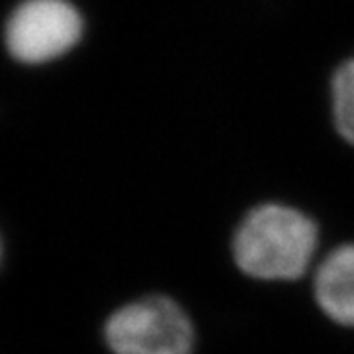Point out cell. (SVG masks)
Listing matches in <instances>:
<instances>
[{
    "mask_svg": "<svg viewBox=\"0 0 354 354\" xmlns=\"http://www.w3.org/2000/svg\"><path fill=\"white\" fill-rule=\"evenodd\" d=\"M333 114L342 138L354 144V59L342 64L333 77Z\"/></svg>",
    "mask_w": 354,
    "mask_h": 354,
    "instance_id": "obj_5",
    "label": "cell"
},
{
    "mask_svg": "<svg viewBox=\"0 0 354 354\" xmlns=\"http://www.w3.org/2000/svg\"><path fill=\"white\" fill-rule=\"evenodd\" d=\"M113 354H193L195 325L176 299L146 295L114 309L104 323Z\"/></svg>",
    "mask_w": 354,
    "mask_h": 354,
    "instance_id": "obj_2",
    "label": "cell"
},
{
    "mask_svg": "<svg viewBox=\"0 0 354 354\" xmlns=\"http://www.w3.org/2000/svg\"><path fill=\"white\" fill-rule=\"evenodd\" d=\"M313 295L323 315L354 329V244L339 246L325 256L313 278Z\"/></svg>",
    "mask_w": 354,
    "mask_h": 354,
    "instance_id": "obj_4",
    "label": "cell"
},
{
    "mask_svg": "<svg viewBox=\"0 0 354 354\" xmlns=\"http://www.w3.org/2000/svg\"><path fill=\"white\" fill-rule=\"evenodd\" d=\"M319 230L309 216L279 203L252 209L232 239V258L242 274L262 281L304 276L315 256Z\"/></svg>",
    "mask_w": 354,
    "mask_h": 354,
    "instance_id": "obj_1",
    "label": "cell"
},
{
    "mask_svg": "<svg viewBox=\"0 0 354 354\" xmlns=\"http://www.w3.org/2000/svg\"><path fill=\"white\" fill-rule=\"evenodd\" d=\"M0 252H2V250H0Z\"/></svg>",
    "mask_w": 354,
    "mask_h": 354,
    "instance_id": "obj_6",
    "label": "cell"
},
{
    "mask_svg": "<svg viewBox=\"0 0 354 354\" xmlns=\"http://www.w3.org/2000/svg\"><path fill=\"white\" fill-rule=\"evenodd\" d=\"M83 36V18L67 0H22L4 24V48L18 64L41 65L65 55Z\"/></svg>",
    "mask_w": 354,
    "mask_h": 354,
    "instance_id": "obj_3",
    "label": "cell"
}]
</instances>
